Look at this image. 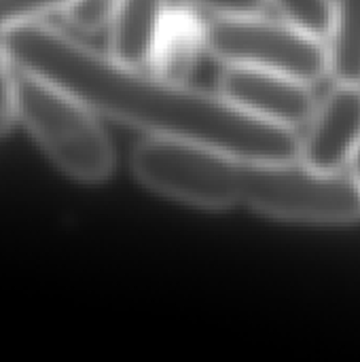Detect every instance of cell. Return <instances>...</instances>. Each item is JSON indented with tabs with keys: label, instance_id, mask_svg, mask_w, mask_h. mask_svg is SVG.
Segmentation results:
<instances>
[{
	"label": "cell",
	"instance_id": "cell-7",
	"mask_svg": "<svg viewBox=\"0 0 360 362\" xmlns=\"http://www.w3.org/2000/svg\"><path fill=\"white\" fill-rule=\"evenodd\" d=\"M166 0H119L110 21V55L129 66H151Z\"/></svg>",
	"mask_w": 360,
	"mask_h": 362
},
{
	"label": "cell",
	"instance_id": "cell-8",
	"mask_svg": "<svg viewBox=\"0 0 360 362\" xmlns=\"http://www.w3.org/2000/svg\"><path fill=\"white\" fill-rule=\"evenodd\" d=\"M204 45V23L185 8L166 11L153 55L151 70L157 74L187 83V76L193 72Z\"/></svg>",
	"mask_w": 360,
	"mask_h": 362
},
{
	"label": "cell",
	"instance_id": "cell-11",
	"mask_svg": "<svg viewBox=\"0 0 360 362\" xmlns=\"http://www.w3.org/2000/svg\"><path fill=\"white\" fill-rule=\"evenodd\" d=\"M119 0H68L62 8L64 19L81 32H98L110 25Z\"/></svg>",
	"mask_w": 360,
	"mask_h": 362
},
{
	"label": "cell",
	"instance_id": "cell-9",
	"mask_svg": "<svg viewBox=\"0 0 360 362\" xmlns=\"http://www.w3.org/2000/svg\"><path fill=\"white\" fill-rule=\"evenodd\" d=\"M327 38L329 74L335 83L360 85V0H333Z\"/></svg>",
	"mask_w": 360,
	"mask_h": 362
},
{
	"label": "cell",
	"instance_id": "cell-3",
	"mask_svg": "<svg viewBox=\"0 0 360 362\" xmlns=\"http://www.w3.org/2000/svg\"><path fill=\"white\" fill-rule=\"evenodd\" d=\"M17 117L70 178L102 182L115 170L108 134L83 102L49 81L17 70Z\"/></svg>",
	"mask_w": 360,
	"mask_h": 362
},
{
	"label": "cell",
	"instance_id": "cell-4",
	"mask_svg": "<svg viewBox=\"0 0 360 362\" xmlns=\"http://www.w3.org/2000/svg\"><path fill=\"white\" fill-rule=\"evenodd\" d=\"M206 51L229 66L280 72L316 83L329 72L325 38L263 15L214 17L204 25Z\"/></svg>",
	"mask_w": 360,
	"mask_h": 362
},
{
	"label": "cell",
	"instance_id": "cell-5",
	"mask_svg": "<svg viewBox=\"0 0 360 362\" xmlns=\"http://www.w3.org/2000/svg\"><path fill=\"white\" fill-rule=\"evenodd\" d=\"M219 93L236 108L291 129L310 123L316 112L310 83L248 66H229L219 81Z\"/></svg>",
	"mask_w": 360,
	"mask_h": 362
},
{
	"label": "cell",
	"instance_id": "cell-15",
	"mask_svg": "<svg viewBox=\"0 0 360 362\" xmlns=\"http://www.w3.org/2000/svg\"><path fill=\"white\" fill-rule=\"evenodd\" d=\"M350 176H352V180L359 185L360 189V144L356 146V151H354V155H352V159H350Z\"/></svg>",
	"mask_w": 360,
	"mask_h": 362
},
{
	"label": "cell",
	"instance_id": "cell-13",
	"mask_svg": "<svg viewBox=\"0 0 360 362\" xmlns=\"http://www.w3.org/2000/svg\"><path fill=\"white\" fill-rule=\"evenodd\" d=\"M17 117V68L0 42V136L6 134Z\"/></svg>",
	"mask_w": 360,
	"mask_h": 362
},
{
	"label": "cell",
	"instance_id": "cell-14",
	"mask_svg": "<svg viewBox=\"0 0 360 362\" xmlns=\"http://www.w3.org/2000/svg\"><path fill=\"white\" fill-rule=\"evenodd\" d=\"M187 4L208 8L216 17H242V15H261L267 0H185Z\"/></svg>",
	"mask_w": 360,
	"mask_h": 362
},
{
	"label": "cell",
	"instance_id": "cell-2",
	"mask_svg": "<svg viewBox=\"0 0 360 362\" xmlns=\"http://www.w3.org/2000/svg\"><path fill=\"white\" fill-rule=\"evenodd\" d=\"M132 174L157 195L204 208L252 212L312 225L360 221V189L342 172H318L301 159L246 157L212 146L146 138L132 153Z\"/></svg>",
	"mask_w": 360,
	"mask_h": 362
},
{
	"label": "cell",
	"instance_id": "cell-10",
	"mask_svg": "<svg viewBox=\"0 0 360 362\" xmlns=\"http://www.w3.org/2000/svg\"><path fill=\"white\" fill-rule=\"evenodd\" d=\"M282 17L318 38H327L333 21V0H269Z\"/></svg>",
	"mask_w": 360,
	"mask_h": 362
},
{
	"label": "cell",
	"instance_id": "cell-6",
	"mask_svg": "<svg viewBox=\"0 0 360 362\" xmlns=\"http://www.w3.org/2000/svg\"><path fill=\"white\" fill-rule=\"evenodd\" d=\"M360 144V85L337 83L316 106L299 159L318 172H342Z\"/></svg>",
	"mask_w": 360,
	"mask_h": 362
},
{
	"label": "cell",
	"instance_id": "cell-12",
	"mask_svg": "<svg viewBox=\"0 0 360 362\" xmlns=\"http://www.w3.org/2000/svg\"><path fill=\"white\" fill-rule=\"evenodd\" d=\"M68 0H0V32L38 21L42 15L62 11Z\"/></svg>",
	"mask_w": 360,
	"mask_h": 362
},
{
	"label": "cell",
	"instance_id": "cell-1",
	"mask_svg": "<svg viewBox=\"0 0 360 362\" xmlns=\"http://www.w3.org/2000/svg\"><path fill=\"white\" fill-rule=\"evenodd\" d=\"M0 42L17 70L36 74L93 112L155 138L195 142L246 157L299 159L301 140L295 129L252 117L221 93L123 64L49 23L30 21L8 28L0 34Z\"/></svg>",
	"mask_w": 360,
	"mask_h": 362
}]
</instances>
